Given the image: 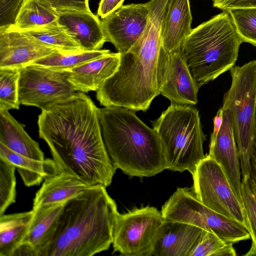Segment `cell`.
<instances>
[{
  "label": "cell",
  "instance_id": "cell-1",
  "mask_svg": "<svg viewBox=\"0 0 256 256\" xmlns=\"http://www.w3.org/2000/svg\"><path fill=\"white\" fill-rule=\"evenodd\" d=\"M98 108L89 96L76 92L42 109L38 125L60 172L106 188L116 168L104 143Z\"/></svg>",
  "mask_w": 256,
  "mask_h": 256
},
{
  "label": "cell",
  "instance_id": "cell-2",
  "mask_svg": "<svg viewBox=\"0 0 256 256\" xmlns=\"http://www.w3.org/2000/svg\"><path fill=\"white\" fill-rule=\"evenodd\" d=\"M118 214L106 187H88L65 203L48 256H92L108 250Z\"/></svg>",
  "mask_w": 256,
  "mask_h": 256
},
{
  "label": "cell",
  "instance_id": "cell-3",
  "mask_svg": "<svg viewBox=\"0 0 256 256\" xmlns=\"http://www.w3.org/2000/svg\"><path fill=\"white\" fill-rule=\"evenodd\" d=\"M136 112L116 106L98 108L102 138L116 169L130 176H154L166 169L164 150L154 130Z\"/></svg>",
  "mask_w": 256,
  "mask_h": 256
},
{
  "label": "cell",
  "instance_id": "cell-4",
  "mask_svg": "<svg viewBox=\"0 0 256 256\" xmlns=\"http://www.w3.org/2000/svg\"><path fill=\"white\" fill-rule=\"evenodd\" d=\"M242 42L228 12L192 29L180 48L199 88L234 66Z\"/></svg>",
  "mask_w": 256,
  "mask_h": 256
},
{
  "label": "cell",
  "instance_id": "cell-5",
  "mask_svg": "<svg viewBox=\"0 0 256 256\" xmlns=\"http://www.w3.org/2000/svg\"><path fill=\"white\" fill-rule=\"evenodd\" d=\"M163 146L166 169L192 174L204 158L202 130L199 112L192 105L172 104L152 121Z\"/></svg>",
  "mask_w": 256,
  "mask_h": 256
},
{
  "label": "cell",
  "instance_id": "cell-6",
  "mask_svg": "<svg viewBox=\"0 0 256 256\" xmlns=\"http://www.w3.org/2000/svg\"><path fill=\"white\" fill-rule=\"evenodd\" d=\"M230 90L224 94L232 113L234 133L238 148L242 182H246L256 137V60L230 70Z\"/></svg>",
  "mask_w": 256,
  "mask_h": 256
},
{
  "label": "cell",
  "instance_id": "cell-7",
  "mask_svg": "<svg viewBox=\"0 0 256 256\" xmlns=\"http://www.w3.org/2000/svg\"><path fill=\"white\" fill-rule=\"evenodd\" d=\"M164 221L162 212L149 206L134 208L116 218L114 252L124 256H151L157 232Z\"/></svg>",
  "mask_w": 256,
  "mask_h": 256
},
{
  "label": "cell",
  "instance_id": "cell-8",
  "mask_svg": "<svg viewBox=\"0 0 256 256\" xmlns=\"http://www.w3.org/2000/svg\"><path fill=\"white\" fill-rule=\"evenodd\" d=\"M192 190L198 200L212 210L238 220L248 229L242 204L240 202L221 166L208 154L192 174Z\"/></svg>",
  "mask_w": 256,
  "mask_h": 256
},
{
  "label": "cell",
  "instance_id": "cell-9",
  "mask_svg": "<svg viewBox=\"0 0 256 256\" xmlns=\"http://www.w3.org/2000/svg\"><path fill=\"white\" fill-rule=\"evenodd\" d=\"M76 92L68 80V70L30 64L20 72V104L41 110L72 96Z\"/></svg>",
  "mask_w": 256,
  "mask_h": 256
},
{
  "label": "cell",
  "instance_id": "cell-10",
  "mask_svg": "<svg viewBox=\"0 0 256 256\" xmlns=\"http://www.w3.org/2000/svg\"><path fill=\"white\" fill-rule=\"evenodd\" d=\"M158 83L160 94L172 104L194 106L198 102L200 88L190 73L180 48L168 52L161 47Z\"/></svg>",
  "mask_w": 256,
  "mask_h": 256
},
{
  "label": "cell",
  "instance_id": "cell-11",
  "mask_svg": "<svg viewBox=\"0 0 256 256\" xmlns=\"http://www.w3.org/2000/svg\"><path fill=\"white\" fill-rule=\"evenodd\" d=\"M149 12L148 2L122 4L102 18L107 42L112 43L121 54L127 52L144 33Z\"/></svg>",
  "mask_w": 256,
  "mask_h": 256
},
{
  "label": "cell",
  "instance_id": "cell-12",
  "mask_svg": "<svg viewBox=\"0 0 256 256\" xmlns=\"http://www.w3.org/2000/svg\"><path fill=\"white\" fill-rule=\"evenodd\" d=\"M222 123L214 139L210 140L208 155L222 167L236 196L242 204L238 148L236 142L230 106L224 97Z\"/></svg>",
  "mask_w": 256,
  "mask_h": 256
},
{
  "label": "cell",
  "instance_id": "cell-13",
  "mask_svg": "<svg viewBox=\"0 0 256 256\" xmlns=\"http://www.w3.org/2000/svg\"><path fill=\"white\" fill-rule=\"evenodd\" d=\"M56 51L21 31L0 28V68L22 70Z\"/></svg>",
  "mask_w": 256,
  "mask_h": 256
},
{
  "label": "cell",
  "instance_id": "cell-14",
  "mask_svg": "<svg viewBox=\"0 0 256 256\" xmlns=\"http://www.w3.org/2000/svg\"><path fill=\"white\" fill-rule=\"evenodd\" d=\"M66 202L52 204L32 209L33 216L20 244L28 246L35 256H48Z\"/></svg>",
  "mask_w": 256,
  "mask_h": 256
},
{
  "label": "cell",
  "instance_id": "cell-15",
  "mask_svg": "<svg viewBox=\"0 0 256 256\" xmlns=\"http://www.w3.org/2000/svg\"><path fill=\"white\" fill-rule=\"evenodd\" d=\"M202 230L190 224L164 220L156 235L152 256H188Z\"/></svg>",
  "mask_w": 256,
  "mask_h": 256
},
{
  "label": "cell",
  "instance_id": "cell-16",
  "mask_svg": "<svg viewBox=\"0 0 256 256\" xmlns=\"http://www.w3.org/2000/svg\"><path fill=\"white\" fill-rule=\"evenodd\" d=\"M58 13V22L66 28L84 50H100L107 42L101 20L91 11Z\"/></svg>",
  "mask_w": 256,
  "mask_h": 256
},
{
  "label": "cell",
  "instance_id": "cell-17",
  "mask_svg": "<svg viewBox=\"0 0 256 256\" xmlns=\"http://www.w3.org/2000/svg\"><path fill=\"white\" fill-rule=\"evenodd\" d=\"M121 54L110 52L68 70V80L76 92L97 91L118 70Z\"/></svg>",
  "mask_w": 256,
  "mask_h": 256
},
{
  "label": "cell",
  "instance_id": "cell-18",
  "mask_svg": "<svg viewBox=\"0 0 256 256\" xmlns=\"http://www.w3.org/2000/svg\"><path fill=\"white\" fill-rule=\"evenodd\" d=\"M192 22L189 0H169L162 22V46L168 52L180 48L192 30Z\"/></svg>",
  "mask_w": 256,
  "mask_h": 256
},
{
  "label": "cell",
  "instance_id": "cell-19",
  "mask_svg": "<svg viewBox=\"0 0 256 256\" xmlns=\"http://www.w3.org/2000/svg\"><path fill=\"white\" fill-rule=\"evenodd\" d=\"M90 186L76 176L64 172L48 176L36 194L32 209L66 202Z\"/></svg>",
  "mask_w": 256,
  "mask_h": 256
},
{
  "label": "cell",
  "instance_id": "cell-20",
  "mask_svg": "<svg viewBox=\"0 0 256 256\" xmlns=\"http://www.w3.org/2000/svg\"><path fill=\"white\" fill-rule=\"evenodd\" d=\"M0 143L22 156L37 160L46 159L38 142L6 108H0Z\"/></svg>",
  "mask_w": 256,
  "mask_h": 256
},
{
  "label": "cell",
  "instance_id": "cell-21",
  "mask_svg": "<svg viewBox=\"0 0 256 256\" xmlns=\"http://www.w3.org/2000/svg\"><path fill=\"white\" fill-rule=\"evenodd\" d=\"M0 158L14 166L26 186L39 185L47 177L60 172L53 159H33L12 150L2 143Z\"/></svg>",
  "mask_w": 256,
  "mask_h": 256
},
{
  "label": "cell",
  "instance_id": "cell-22",
  "mask_svg": "<svg viewBox=\"0 0 256 256\" xmlns=\"http://www.w3.org/2000/svg\"><path fill=\"white\" fill-rule=\"evenodd\" d=\"M31 210L0 216V256H14L28 230Z\"/></svg>",
  "mask_w": 256,
  "mask_h": 256
},
{
  "label": "cell",
  "instance_id": "cell-23",
  "mask_svg": "<svg viewBox=\"0 0 256 256\" xmlns=\"http://www.w3.org/2000/svg\"><path fill=\"white\" fill-rule=\"evenodd\" d=\"M58 18V13L42 0H24L14 24L8 28L18 30L33 29Z\"/></svg>",
  "mask_w": 256,
  "mask_h": 256
},
{
  "label": "cell",
  "instance_id": "cell-24",
  "mask_svg": "<svg viewBox=\"0 0 256 256\" xmlns=\"http://www.w3.org/2000/svg\"><path fill=\"white\" fill-rule=\"evenodd\" d=\"M20 31L36 38L58 51H84L66 28L60 24L58 20L40 27Z\"/></svg>",
  "mask_w": 256,
  "mask_h": 256
},
{
  "label": "cell",
  "instance_id": "cell-25",
  "mask_svg": "<svg viewBox=\"0 0 256 256\" xmlns=\"http://www.w3.org/2000/svg\"><path fill=\"white\" fill-rule=\"evenodd\" d=\"M206 214L208 230L214 232L224 242L234 244L250 238L248 230L238 220L228 218L208 207Z\"/></svg>",
  "mask_w": 256,
  "mask_h": 256
},
{
  "label": "cell",
  "instance_id": "cell-26",
  "mask_svg": "<svg viewBox=\"0 0 256 256\" xmlns=\"http://www.w3.org/2000/svg\"><path fill=\"white\" fill-rule=\"evenodd\" d=\"M110 52L108 50L77 52L56 51L36 60L32 64L41 66L56 70H68Z\"/></svg>",
  "mask_w": 256,
  "mask_h": 256
},
{
  "label": "cell",
  "instance_id": "cell-27",
  "mask_svg": "<svg viewBox=\"0 0 256 256\" xmlns=\"http://www.w3.org/2000/svg\"><path fill=\"white\" fill-rule=\"evenodd\" d=\"M233 244L226 243L214 232L204 230L188 256H236Z\"/></svg>",
  "mask_w": 256,
  "mask_h": 256
},
{
  "label": "cell",
  "instance_id": "cell-28",
  "mask_svg": "<svg viewBox=\"0 0 256 256\" xmlns=\"http://www.w3.org/2000/svg\"><path fill=\"white\" fill-rule=\"evenodd\" d=\"M242 42L256 46V8H242L227 11Z\"/></svg>",
  "mask_w": 256,
  "mask_h": 256
},
{
  "label": "cell",
  "instance_id": "cell-29",
  "mask_svg": "<svg viewBox=\"0 0 256 256\" xmlns=\"http://www.w3.org/2000/svg\"><path fill=\"white\" fill-rule=\"evenodd\" d=\"M21 70L0 68V108L18 110V81Z\"/></svg>",
  "mask_w": 256,
  "mask_h": 256
},
{
  "label": "cell",
  "instance_id": "cell-30",
  "mask_svg": "<svg viewBox=\"0 0 256 256\" xmlns=\"http://www.w3.org/2000/svg\"><path fill=\"white\" fill-rule=\"evenodd\" d=\"M16 168L0 158V216L16 200Z\"/></svg>",
  "mask_w": 256,
  "mask_h": 256
},
{
  "label": "cell",
  "instance_id": "cell-31",
  "mask_svg": "<svg viewBox=\"0 0 256 256\" xmlns=\"http://www.w3.org/2000/svg\"><path fill=\"white\" fill-rule=\"evenodd\" d=\"M241 192L248 230L252 239L251 246L244 256H256V197L246 182H242Z\"/></svg>",
  "mask_w": 256,
  "mask_h": 256
},
{
  "label": "cell",
  "instance_id": "cell-32",
  "mask_svg": "<svg viewBox=\"0 0 256 256\" xmlns=\"http://www.w3.org/2000/svg\"><path fill=\"white\" fill-rule=\"evenodd\" d=\"M24 0H0V28L12 26Z\"/></svg>",
  "mask_w": 256,
  "mask_h": 256
},
{
  "label": "cell",
  "instance_id": "cell-33",
  "mask_svg": "<svg viewBox=\"0 0 256 256\" xmlns=\"http://www.w3.org/2000/svg\"><path fill=\"white\" fill-rule=\"evenodd\" d=\"M58 12L62 11L90 12L88 0H42Z\"/></svg>",
  "mask_w": 256,
  "mask_h": 256
},
{
  "label": "cell",
  "instance_id": "cell-34",
  "mask_svg": "<svg viewBox=\"0 0 256 256\" xmlns=\"http://www.w3.org/2000/svg\"><path fill=\"white\" fill-rule=\"evenodd\" d=\"M214 7L227 12L242 8H256V0H212Z\"/></svg>",
  "mask_w": 256,
  "mask_h": 256
},
{
  "label": "cell",
  "instance_id": "cell-35",
  "mask_svg": "<svg viewBox=\"0 0 256 256\" xmlns=\"http://www.w3.org/2000/svg\"><path fill=\"white\" fill-rule=\"evenodd\" d=\"M124 0H100L97 11V15L101 19L114 12L122 5Z\"/></svg>",
  "mask_w": 256,
  "mask_h": 256
},
{
  "label": "cell",
  "instance_id": "cell-36",
  "mask_svg": "<svg viewBox=\"0 0 256 256\" xmlns=\"http://www.w3.org/2000/svg\"><path fill=\"white\" fill-rule=\"evenodd\" d=\"M250 164V170L246 182L250 190L256 197V137L254 140V150Z\"/></svg>",
  "mask_w": 256,
  "mask_h": 256
},
{
  "label": "cell",
  "instance_id": "cell-37",
  "mask_svg": "<svg viewBox=\"0 0 256 256\" xmlns=\"http://www.w3.org/2000/svg\"><path fill=\"white\" fill-rule=\"evenodd\" d=\"M222 114L223 110L221 108L218 110L216 116L214 118V130L210 136V139L215 138L220 130L222 123Z\"/></svg>",
  "mask_w": 256,
  "mask_h": 256
},
{
  "label": "cell",
  "instance_id": "cell-38",
  "mask_svg": "<svg viewBox=\"0 0 256 256\" xmlns=\"http://www.w3.org/2000/svg\"></svg>",
  "mask_w": 256,
  "mask_h": 256
}]
</instances>
